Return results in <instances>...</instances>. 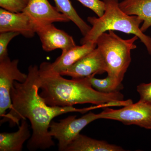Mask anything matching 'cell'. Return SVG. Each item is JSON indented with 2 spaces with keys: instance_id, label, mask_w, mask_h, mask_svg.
I'll use <instances>...</instances> for the list:
<instances>
[{
  "instance_id": "5",
  "label": "cell",
  "mask_w": 151,
  "mask_h": 151,
  "mask_svg": "<svg viewBox=\"0 0 151 151\" xmlns=\"http://www.w3.org/2000/svg\"><path fill=\"white\" fill-rule=\"evenodd\" d=\"M97 119H99L98 114L90 111L78 119L76 116H70L58 122L52 121L50 125L49 134L58 141V150L65 151L68 146L84 127Z\"/></svg>"
},
{
  "instance_id": "17",
  "label": "cell",
  "mask_w": 151,
  "mask_h": 151,
  "mask_svg": "<svg viewBox=\"0 0 151 151\" xmlns=\"http://www.w3.org/2000/svg\"><path fill=\"white\" fill-rule=\"evenodd\" d=\"M94 76H89V80L92 87L98 92L103 93H114L120 92L123 89V84H117L108 76L103 79L95 78Z\"/></svg>"
},
{
  "instance_id": "20",
  "label": "cell",
  "mask_w": 151,
  "mask_h": 151,
  "mask_svg": "<svg viewBox=\"0 0 151 151\" xmlns=\"http://www.w3.org/2000/svg\"><path fill=\"white\" fill-rule=\"evenodd\" d=\"M94 12L98 17H102L105 11V4L104 1L100 0H76Z\"/></svg>"
},
{
  "instance_id": "12",
  "label": "cell",
  "mask_w": 151,
  "mask_h": 151,
  "mask_svg": "<svg viewBox=\"0 0 151 151\" xmlns=\"http://www.w3.org/2000/svg\"><path fill=\"white\" fill-rule=\"evenodd\" d=\"M97 46L96 42H92L84 44L80 46L76 45L65 53L61 54L54 62H47V63L51 70L60 74L91 52Z\"/></svg>"
},
{
  "instance_id": "9",
  "label": "cell",
  "mask_w": 151,
  "mask_h": 151,
  "mask_svg": "<svg viewBox=\"0 0 151 151\" xmlns=\"http://www.w3.org/2000/svg\"><path fill=\"white\" fill-rule=\"evenodd\" d=\"M106 70L103 55L96 47L60 74L72 78H81L103 74Z\"/></svg>"
},
{
  "instance_id": "14",
  "label": "cell",
  "mask_w": 151,
  "mask_h": 151,
  "mask_svg": "<svg viewBox=\"0 0 151 151\" xmlns=\"http://www.w3.org/2000/svg\"><path fill=\"white\" fill-rule=\"evenodd\" d=\"M122 147L79 134L65 151H124Z\"/></svg>"
},
{
  "instance_id": "19",
  "label": "cell",
  "mask_w": 151,
  "mask_h": 151,
  "mask_svg": "<svg viewBox=\"0 0 151 151\" xmlns=\"http://www.w3.org/2000/svg\"><path fill=\"white\" fill-rule=\"evenodd\" d=\"M18 32H7L0 34V60L9 56L7 47L11 40L19 35Z\"/></svg>"
},
{
  "instance_id": "4",
  "label": "cell",
  "mask_w": 151,
  "mask_h": 151,
  "mask_svg": "<svg viewBox=\"0 0 151 151\" xmlns=\"http://www.w3.org/2000/svg\"><path fill=\"white\" fill-rule=\"evenodd\" d=\"M103 33L96 40L97 47L102 54L108 76L119 85H122L124 75L131 62V52L137 48L134 44L139 38L134 35L132 38L124 40L114 31Z\"/></svg>"
},
{
  "instance_id": "2",
  "label": "cell",
  "mask_w": 151,
  "mask_h": 151,
  "mask_svg": "<svg viewBox=\"0 0 151 151\" xmlns=\"http://www.w3.org/2000/svg\"><path fill=\"white\" fill-rule=\"evenodd\" d=\"M40 95L46 104L52 107H70L86 103L101 105L124 100L120 92L103 93L92 87L89 76L67 79L51 70L47 62L39 68Z\"/></svg>"
},
{
  "instance_id": "3",
  "label": "cell",
  "mask_w": 151,
  "mask_h": 151,
  "mask_svg": "<svg viewBox=\"0 0 151 151\" xmlns=\"http://www.w3.org/2000/svg\"><path fill=\"white\" fill-rule=\"evenodd\" d=\"M105 11L103 16L89 17L87 21L92 25L91 29L81 40L80 43L96 42L98 37L107 31H118L137 36L151 55V37L141 30L142 20L137 16L129 15L119 7V0H103Z\"/></svg>"
},
{
  "instance_id": "15",
  "label": "cell",
  "mask_w": 151,
  "mask_h": 151,
  "mask_svg": "<svg viewBox=\"0 0 151 151\" xmlns=\"http://www.w3.org/2000/svg\"><path fill=\"white\" fill-rule=\"evenodd\" d=\"M119 7L129 15L137 16L143 20L141 30L144 32L151 27V0H124Z\"/></svg>"
},
{
  "instance_id": "13",
  "label": "cell",
  "mask_w": 151,
  "mask_h": 151,
  "mask_svg": "<svg viewBox=\"0 0 151 151\" xmlns=\"http://www.w3.org/2000/svg\"><path fill=\"white\" fill-rule=\"evenodd\" d=\"M17 131L0 134V151H21L25 142L31 137L30 131L26 119H22Z\"/></svg>"
},
{
  "instance_id": "7",
  "label": "cell",
  "mask_w": 151,
  "mask_h": 151,
  "mask_svg": "<svg viewBox=\"0 0 151 151\" xmlns=\"http://www.w3.org/2000/svg\"><path fill=\"white\" fill-rule=\"evenodd\" d=\"M19 60H11L9 56L0 60V116L3 118L12 106L11 91L14 81L21 83L26 80L27 74L18 67Z\"/></svg>"
},
{
  "instance_id": "11",
  "label": "cell",
  "mask_w": 151,
  "mask_h": 151,
  "mask_svg": "<svg viewBox=\"0 0 151 151\" xmlns=\"http://www.w3.org/2000/svg\"><path fill=\"white\" fill-rule=\"evenodd\" d=\"M14 32L24 37H33L37 30L29 17L24 12L13 13L0 9V33Z\"/></svg>"
},
{
  "instance_id": "6",
  "label": "cell",
  "mask_w": 151,
  "mask_h": 151,
  "mask_svg": "<svg viewBox=\"0 0 151 151\" xmlns=\"http://www.w3.org/2000/svg\"><path fill=\"white\" fill-rule=\"evenodd\" d=\"M99 119H110L126 125H134L151 130V105L139 101L119 109L105 108L99 113Z\"/></svg>"
},
{
  "instance_id": "22",
  "label": "cell",
  "mask_w": 151,
  "mask_h": 151,
  "mask_svg": "<svg viewBox=\"0 0 151 151\" xmlns=\"http://www.w3.org/2000/svg\"><path fill=\"white\" fill-rule=\"evenodd\" d=\"M25 1L27 2V3H28V2L29 0H25Z\"/></svg>"
},
{
  "instance_id": "1",
  "label": "cell",
  "mask_w": 151,
  "mask_h": 151,
  "mask_svg": "<svg viewBox=\"0 0 151 151\" xmlns=\"http://www.w3.org/2000/svg\"><path fill=\"white\" fill-rule=\"evenodd\" d=\"M27 77L23 83L15 81L11 91L12 106L1 121V124L9 122L10 126L19 125L22 119H29L32 130L28 141V150H45L55 145L52 137L49 134L52 119L57 116L72 112L84 113L102 105L76 108L70 107H52L47 105L39 93V69L36 65H30Z\"/></svg>"
},
{
  "instance_id": "21",
  "label": "cell",
  "mask_w": 151,
  "mask_h": 151,
  "mask_svg": "<svg viewBox=\"0 0 151 151\" xmlns=\"http://www.w3.org/2000/svg\"><path fill=\"white\" fill-rule=\"evenodd\" d=\"M137 90L139 94V101L151 105V82L138 85Z\"/></svg>"
},
{
  "instance_id": "10",
  "label": "cell",
  "mask_w": 151,
  "mask_h": 151,
  "mask_svg": "<svg viewBox=\"0 0 151 151\" xmlns=\"http://www.w3.org/2000/svg\"><path fill=\"white\" fill-rule=\"evenodd\" d=\"M44 50L50 52L60 49L65 53L76 46L73 38L64 31L57 28L53 24L47 25L37 31Z\"/></svg>"
},
{
  "instance_id": "16",
  "label": "cell",
  "mask_w": 151,
  "mask_h": 151,
  "mask_svg": "<svg viewBox=\"0 0 151 151\" xmlns=\"http://www.w3.org/2000/svg\"><path fill=\"white\" fill-rule=\"evenodd\" d=\"M55 7L60 12L65 15L78 28L82 35H86L91 27L79 17L69 0H53Z\"/></svg>"
},
{
  "instance_id": "18",
  "label": "cell",
  "mask_w": 151,
  "mask_h": 151,
  "mask_svg": "<svg viewBox=\"0 0 151 151\" xmlns=\"http://www.w3.org/2000/svg\"><path fill=\"white\" fill-rule=\"evenodd\" d=\"M27 4L25 0H0L1 8L13 13L23 12Z\"/></svg>"
},
{
  "instance_id": "8",
  "label": "cell",
  "mask_w": 151,
  "mask_h": 151,
  "mask_svg": "<svg viewBox=\"0 0 151 151\" xmlns=\"http://www.w3.org/2000/svg\"><path fill=\"white\" fill-rule=\"evenodd\" d=\"M23 12L31 19L37 32L54 22L70 21L66 16L60 12L55 7L52 6L48 0H29Z\"/></svg>"
}]
</instances>
